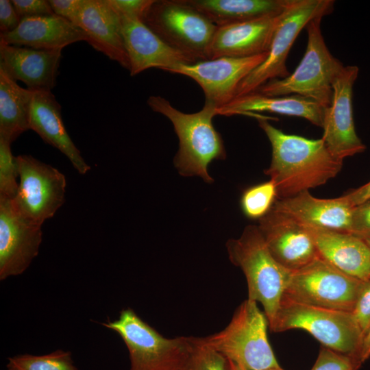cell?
Returning <instances> with one entry per match:
<instances>
[{
  "mask_svg": "<svg viewBox=\"0 0 370 370\" xmlns=\"http://www.w3.org/2000/svg\"><path fill=\"white\" fill-rule=\"evenodd\" d=\"M62 49H36L0 42V66L31 90L56 86Z\"/></svg>",
  "mask_w": 370,
  "mask_h": 370,
  "instance_id": "19",
  "label": "cell"
},
{
  "mask_svg": "<svg viewBox=\"0 0 370 370\" xmlns=\"http://www.w3.org/2000/svg\"><path fill=\"white\" fill-rule=\"evenodd\" d=\"M79 41H86L84 32L56 14L25 17L12 32L0 33V42L36 49H62Z\"/></svg>",
  "mask_w": 370,
  "mask_h": 370,
  "instance_id": "21",
  "label": "cell"
},
{
  "mask_svg": "<svg viewBox=\"0 0 370 370\" xmlns=\"http://www.w3.org/2000/svg\"><path fill=\"white\" fill-rule=\"evenodd\" d=\"M370 249V238L365 240Z\"/></svg>",
  "mask_w": 370,
  "mask_h": 370,
  "instance_id": "42",
  "label": "cell"
},
{
  "mask_svg": "<svg viewBox=\"0 0 370 370\" xmlns=\"http://www.w3.org/2000/svg\"><path fill=\"white\" fill-rule=\"evenodd\" d=\"M32 92L29 130L64 154L78 173L86 174L90 166L85 162L67 133L62 118L61 106L54 95L51 90Z\"/></svg>",
  "mask_w": 370,
  "mask_h": 370,
  "instance_id": "22",
  "label": "cell"
},
{
  "mask_svg": "<svg viewBox=\"0 0 370 370\" xmlns=\"http://www.w3.org/2000/svg\"><path fill=\"white\" fill-rule=\"evenodd\" d=\"M226 248L231 262L238 267L246 278L247 299L263 306L271 325L292 271L273 257L257 225L245 227L239 238L227 241Z\"/></svg>",
  "mask_w": 370,
  "mask_h": 370,
  "instance_id": "3",
  "label": "cell"
},
{
  "mask_svg": "<svg viewBox=\"0 0 370 370\" xmlns=\"http://www.w3.org/2000/svg\"><path fill=\"white\" fill-rule=\"evenodd\" d=\"M324 109L316 101L300 95L269 96L253 91L234 98L217 112L221 115L245 114L256 119L261 115L256 112L276 113L301 117L322 127Z\"/></svg>",
  "mask_w": 370,
  "mask_h": 370,
  "instance_id": "24",
  "label": "cell"
},
{
  "mask_svg": "<svg viewBox=\"0 0 370 370\" xmlns=\"http://www.w3.org/2000/svg\"><path fill=\"white\" fill-rule=\"evenodd\" d=\"M32 90L20 86L0 66V137L10 143L29 130Z\"/></svg>",
  "mask_w": 370,
  "mask_h": 370,
  "instance_id": "26",
  "label": "cell"
},
{
  "mask_svg": "<svg viewBox=\"0 0 370 370\" xmlns=\"http://www.w3.org/2000/svg\"><path fill=\"white\" fill-rule=\"evenodd\" d=\"M358 71L357 66L343 67L332 84L331 104L324 109L322 139L331 154L341 161L366 148L356 132L353 119V86Z\"/></svg>",
  "mask_w": 370,
  "mask_h": 370,
  "instance_id": "12",
  "label": "cell"
},
{
  "mask_svg": "<svg viewBox=\"0 0 370 370\" xmlns=\"http://www.w3.org/2000/svg\"><path fill=\"white\" fill-rule=\"evenodd\" d=\"M352 208L343 195L320 199L311 195L309 190L278 199L272 207L304 227L349 234Z\"/></svg>",
  "mask_w": 370,
  "mask_h": 370,
  "instance_id": "17",
  "label": "cell"
},
{
  "mask_svg": "<svg viewBox=\"0 0 370 370\" xmlns=\"http://www.w3.org/2000/svg\"><path fill=\"white\" fill-rule=\"evenodd\" d=\"M8 370H78L69 352L62 349L36 356L21 354L8 358Z\"/></svg>",
  "mask_w": 370,
  "mask_h": 370,
  "instance_id": "27",
  "label": "cell"
},
{
  "mask_svg": "<svg viewBox=\"0 0 370 370\" xmlns=\"http://www.w3.org/2000/svg\"><path fill=\"white\" fill-rule=\"evenodd\" d=\"M343 196L352 207L362 204L370 198V181Z\"/></svg>",
  "mask_w": 370,
  "mask_h": 370,
  "instance_id": "38",
  "label": "cell"
},
{
  "mask_svg": "<svg viewBox=\"0 0 370 370\" xmlns=\"http://www.w3.org/2000/svg\"><path fill=\"white\" fill-rule=\"evenodd\" d=\"M258 226L273 257L292 272L319 256L308 228L280 212L271 208Z\"/></svg>",
  "mask_w": 370,
  "mask_h": 370,
  "instance_id": "15",
  "label": "cell"
},
{
  "mask_svg": "<svg viewBox=\"0 0 370 370\" xmlns=\"http://www.w3.org/2000/svg\"><path fill=\"white\" fill-rule=\"evenodd\" d=\"M334 4L332 0H293L281 16L267 58L240 83L235 97L255 91L271 79L289 75L286 60L296 38L312 19L332 12Z\"/></svg>",
  "mask_w": 370,
  "mask_h": 370,
  "instance_id": "9",
  "label": "cell"
},
{
  "mask_svg": "<svg viewBox=\"0 0 370 370\" xmlns=\"http://www.w3.org/2000/svg\"><path fill=\"white\" fill-rule=\"evenodd\" d=\"M268 321L257 302L243 301L221 331L199 338L205 345L247 370L280 366L267 337Z\"/></svg>",
  "mask_w": 370,
  "mask_h": 370,
  "instance_id": "5",
  "label": "cell"
},
{
  "mask_svg": "<svg viewBox=\"0 0 370 370\" xmlns=\"http://www.w3.org/2000/svg\"><path fill=\"white\" fill-rule=\"evenodd\" d=\"M120 14L136 17L143 21L153 0H108Z\"/></svg>",
  "mask_w": 370,
  "mask_h": 370,
  "instance_id": "35",
  "label": "cell"
},
{
  "mask_svg": "<svg viewBox=\"0 0 370 370\" xmlns=\"http://www.w3.org/2000/svg\"><path fill=\"white\" fill-rule=\"evenodd\" d=\"M182 370H229L227 360L193 337V346Z\"/></svg>",
  "mask_w": 370,
  "mask_h": 370,
  "instance_id": "29",
  "label": "cell"
},
{
  "mask_svg": "<svg viewBox=\"0 0 370 370\" xmlns=\"http://www.w3.org/2000/svg\"><path fill=\"white\" fill-rule=\"evenodd\" d=\"M21 22L11 1L0 0V32L7 33L15 29Z\"/></svg>",
  "mask_w": 370,
  "mask_h": 370,
  "instance_id": "37",
  "label": "cell"
},
{
  "mask_svg": "<svg viewBox=\"0 0 370 370\" xmlns=\"http://www.w3.org/2000/svg\"><path fill=\"white\" fill-rule=\"evenodd\" d=\"M18 169L11 143L0 137V197L14 199L18 192Z\"/></svg>",
  "mask_w": 370,
  "mask_h": 370,
  "instance_id": "30",
  "label": "cell"
},
{
  "mask_svg": "<svg viewBox=\"0 0 370 370\" xmlns=\"http://www.w3.org/2000/svg\"><path fill=\"white\" fill-rule=\"evenodd\" d=\"M361 365L356 357L323 346L311 370H358Z\"/></svg>",
  "mask_w": 370,
  "mask_h": 370,
  "instance_id": "31",
  "label": "cell"
},
{
  "mask_svg": "<svg viewBox=\"0 0 370 370\" xmlns=\"http://www.w3.org/2000/svg\"><path fill=\"white\" fill-rule=\"evenodd\" d=\"M362 282L318 256L292 272L283 297L310 306L352 312Z\"/></svg>",
  "mask_w": 370,
  "mask_h": 370,
  "instance_id": "10",
  "label": "cell"
},
{
  "mask_svg": "<svg viewBox=\"0 0 370 370\" xmlns=\"http://www.w3.org/2000/svg\"><path fill=\"white\" fill-rule=\"evenodd\" d=\"M14 8L21 19L35 16L54 14L46 0H12Z\"/></svg>",
  "mask_w": 370,
  "mask_h": 370,
  "instance_id": "34",
  "label": "cell"
},
{
  "mask_svg": "<svg viewBox=\"0 0 370 370\" xmlns=\"http://www.w3.org/2000/svg\"><path fill=\"white\" fill-rule=\"evenodd\" d=\"M119 15L131 76L151 68L166 71L180 64L197 62L168 46L141 19Z\"/></svg>",
  "mask_w": 370,
  "mask_h": 370,
  "instance_id": "16",
  "label": "cell"
},
{
  "mask_svg": "<svg viewBox=\"0 0 370 370\" xmlns=\"http://www.w3.org/2000/svg\"><path fill=\"white\" fill-rule=\"evenodd\" d=\"M265 370H284V369H283L280 366H278V367H273V368L267 369H265Z\"/></svg>",
  "mask_w": 370,
  "mask_h": 370,
  "instance_id": "41",
  "label": "cell"
},
{
  "mask_svg": "<svg viewBox=\"0 0 370 370\" xmlns=\"http://www.w3.org/2000/svg\"><path fill=\"white\" fill-rule=\"evenodd\" d=\"M267 53L245 58L221 57L180 64L166 71L193 79L202 88L205 102L219 109L236 97L240 83L265 60Z\"/></svg>",
  "mask_w": 370,
  "mask_h": 370,
  "instance_id": "13",
  "label": "cell"
},
{
  "mask_svg": "<svg viewBox=\"0 0 370 370\" xmlns=\"http://www.w3.org/2000/svg\"><path fill=\"white\" fill-rule=\"evenodd\" d=\"M186 1L219 27L279 15L293 0Z\"/></svg>",
  "mask_w": 370,
  "mask_h": 370,
  "instance_id": "25",
  "label": "cell"
},
{
  "mask_svg": "<svg viewBox=\"0 0 370 370\" xmlns=\"http://www.w3.org/2000/svg\"><path fill=\"white\" fill-rule=\"evenodd\" d=\"M49 2L54 14L76 25L84 0H49Z\"/></svg>",
  "mask_w": 370,
  "mask_h": 370,
  "instance_id": "36",
  "label": "cell"
},
{
  "mask_svg": "<svg viewBox=\"0 0 370 370\" xmlns=\"http://www.w3.org/2000/svg\"><path fill=\"white\" fill-rule=\"evenodd\" d=\"M76 25L95 49L130 71L121 18L108 0H84Z\"/></svg>",
  "mask_w": 370,
  "mask_h": 370,
  "instance_id": "20",
  "label": "cell"
},
{
  "mask_svg": "<svg viewBox=\"0 0 370 370\" xmlns=\"http://www.w3.org/2000/svg\"><path fill=\"white\" fill-rule=\"evenodd\" d=\"M229 370H247L245 367L231 361L227 360Z\"/></svg>",
  "mask_w": 370,
  "mask_h": 370,
  "instance_id": "40",
  "label": "cell"
},
{
  "mask_svg": "<svg viewBox=\"0 0 370 370\" xmlns=\"http://www.w3.org/2000/svg\"><path fill=\"white\" fill-rule=\"evenodd\" d=\"M276 197V187L269 180L247 188L241 196V207L247 217L260 219L271 210Z\"/></svg>",
  "mask_w": 370,
  "mask_h": 370,
  "instance_id": "28",
  "label": "cell"
},
{
  "mask_svg": "<svg viewBox=\"0 0 370 370\" xmlns=\"http://www.w3.org/2000/svg\"><path fill=\"white\" fill-rule=\"evenodd\" d=\"M322 18L316 17L306 26V49L295 71L284 78L267 82L255 91L269 96L297 95L316 101L324 108L330 106L332 82L344 66L325 45L321 31Z\"/></svg>",
  "mask_w": 370,
  "mask_h": 370,
  "instance_id": "4",
  "label": "cell"
},
{
  "mask_svg": "<svg viewBox=\"0 0 370 370\" xmlns=\"http://www.w3.org/2000/svg\"><path fill=\"white\" fill-rule=\"evenodd\" d=\"M352 313L364 336L370 326V278L362 281Z\"/></svg>",
  "mask_w": 370,
  "mask_h": 370,
  "instance_id": "32",
  "label": "cell"
},
{
  "mask_svg": "<svg viewBox=\"0 0 370 370\" xmlns=\"http://www.w3.org/2000/svg\"><path fill=\"white\" fill-rule=\"evenodd\" d=\"M282 13L217 27L209 48L208 60L245 58L268 52Z\"/></svg>",
  "mask_w": 370,
  "mask_h": 370,
  "instance_id": "18",
  "label": "cell"
},
{
  "mask_svg": "<svg viewBox=\"0 0 370 370\" xmlns=\"http://www.w3.org/2000/svg\"><path fill=\"white\" fill-rule=\"evenodd\" d=\"M147 103L150 108L171 122L178 137L179 149L173 159L174 165L183 176L197 175L212 183L208 165L214 160H223L226 151L221 134L213 125L218 115L217 108L206 103L194 113H185L161 96H150Z\"/></svg>",
  "mask_w": 370,
  "mask_h": 370,
  "instance_id": "2",
  "label": "cell"
},
{
  "mask_svg": "<svg viewBox=\"0 0 370 370\" xmlns=\"http://www.w3.org/2000/svg\"><path fill=\"white\" fill-rule=\"evenodd\" d=\"M143 21L171 48L195 62L208 60L217 26L186 0H153Z\"/></svg>",
  "mask_w": 370,
  "mask_h": 370,
  "instance_id": "8",
  "label": "cell"
},
{
  "mask_svg": "<svg viewBox=\"0 0 370 370\" xmlns=\"http://www.w3.org/2000/svg\"><path fill=\"white\" fill-rule=\"evenodd\" d=\"M307 228L319 257L360 280L370 278V249L364 239L349 233Z\"/></svg>",
  "mask_w": 370,
  "mask_h": 370,
  "instance_id": "23",
  "label": "cell"
},
{
  "mask_svg": "<svg viewBox=\"0 0 370 370\" xmlns=\"http://www.w3.org/2000/svg\"><path fill=\"white\" fill-rule=\"evenodd\" d=\"M350 234L364 240L370 238V198L353 207Z\"/></svg>",
  "mask_w": 370,
  "mask_h": 370,
  "instance_id": "33",
  "label": "cell"
},
{
  "mask_svg": "<svg viewBox=\"0 0 370 370\" xmlns=\"http://www.w3.org/2000/svg\"><path fill=\"white\" fill-rule=\"evenodd\" d=\"M103 325L125 343L130 370H182L193 346L192 336L164 337L131 308L123 310L118 319Z\"/></svg>",
  "mask_w": 370,
  "mask_h": 370,
  "instance_id": "7",
  "label": "cell"
},
{
  "mask_svg": "<svg viewBox=\"0 0 370 370\" xmlns=\"http://www.w3.org/2000/svg\"><path fill=\"white\" fill-rule=\"evenodd\" d=\"M42 225L25 217L13 199L0 197V280L23 273L38 255Z\"/></svg>",
  "mask_w": 370,
  "mask_h": 370,
  "instance_id": "14",
  "label": "cell"
},
{
  "mask_svg": "<svg viewBox=\"0 0 370 370\" xmlns=\"http://www.w3.org/2000/svg\"><path fill=\"white\" fill-rule=\"evenodd\" d=\"M258 121L271 145V161L264 173L274 183L278 199L323 185L341 171L343 161L331 154L322 138L286 134L269 123L266 116Z\"/></svg>",
  "mask_w": 370,
  "mask_h": 370,
  "instance_id": "1",
  "label": "cell"
},
{
  "mask_svg": "<svg viewBox=\"0 0 370 370\" xmlns=\"http://www.w3.org/2000/svg\"><path fill=\"white\" fill-rule=\"evenodd\" d=\"M370 357V326L367 331L364 334L360 349L359 352L358 358L362 364Z\"/></svg>",
  "mask_w": 370,
  "mask_h": 370,
  "instance_id": "39",
  "label": "cell"
},
{
  "mask_svg": "<svg viewBox=\"0 0 370 370\" xmlns=\"http://www.w3.org/2000/svg\"><path fill=\"white\" fill-rule=\"evenodd\" d=\"M16 158L20 182L13 201L25 217L42 225L64 204L66 177L58 169L32 156Z\"/></svg>",
  "mask_w": 370,
  "mask_h": 370,
  "instance_id": "11",
  "label": "cell"
},
{
  "mask_svg": "<svg viewBox=\"0 0 370 370\" xmlns=\"http://www.w3.org/2000/svg\"><path fill=\"white\" fill-rule=\"evenodd\" d=\"M269 326L274 332L306 330L323 346L359 360L363 334L352 312L310 306L283 297Z\"/></svg>",
  "mask_w": 370,
  "mask_h": 370,
  "instance_id": "6",
  "label": "cell"
}]
</instances>
